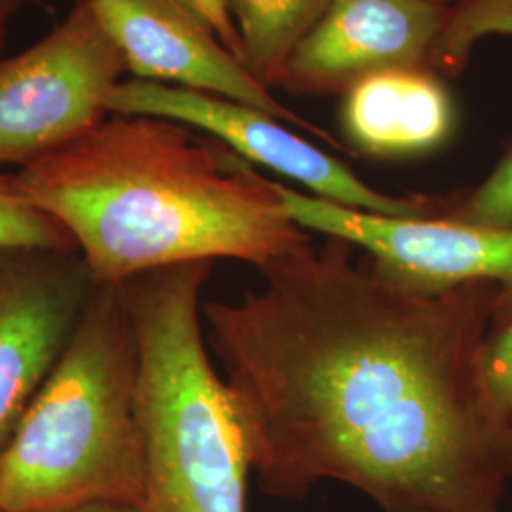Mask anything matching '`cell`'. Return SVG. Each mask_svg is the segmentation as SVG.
Here are the masks:
<instances>
[{"label":"cell","instance_id":"6da1fadb","mask_svg":"<svg viewBox=\"0 0 512 512\" xmlns=\"http://www.w3.org/2000/svg\"><path fill=\"white\" fill-rule=\"evenodd\" d=\"M353 249L302 245L258 268L260 289L202 306L264 492L336 480L380 512H503L512 416L484 351L511 294L408 285Z\"/></svg>","mask_w":512,"mask_h":512},{"label":"cell","instance_id":"7a4b0ae2","mask_svg":"<svg viewBox=\"0 0 512 512\" xmlns=\"http://www.w3.org/2000/svg\"><path fill=\"white\" fill-rule=\"evenodd\" d=\"M16 183L69 232L99 283L219 258L262 268L311 243L256 165L160 116L109 114L16 171Z\"/></svg>","mask_w":512,"mask_h":512},{"label":"cell","instance_id":"3957f363","mask_svg":"<svg viewBox=\"0 0 512 512\" xmlns=\"http://www.w3.org/2000/svg\"><path fill=\"white\" fill-rule=\"evenodd\" d=\"M139 348L122 285L93 281L73 336L0 458V511L143 501Z\"/></svg>","mask_w":512,"mask_h":512},{"label":"cell","instance_id":"277c9868","mask_svg":"<svg viewBox=\"0 0 512 512\" xmlns=\"http://www.w3.org/2000/svg\"><path fill=\"white\" fill-rule=\"evenodd\" d=\"M211 272L186 262L122 283L139 348L141 512H247L251 454L200 321Z\"/></svg>","mask_w":512,"mask_h":512},{"label":"cell","instance_id":"5b68a950","mask_svg":"<svg viewBox=\"0 0 512 512\" xmlns=\"http://www.w3.org/2000/svg\"><path fill=\"white\" fill-rule=\"evenodd\" d=\"M126 73L101 23L76 4L46 37L0 59V169L21 171L97 128Z\"/></svg>","mask_w":512,"mask_h":512},{"label":"cell","instance_id":"8992f818","mask_svg":"<svg viewBox=\"0 0 512 512\" xmlns=\"http://www.w3.org/2000/svg\"><path fill=\"white\" fill-rule=\"evenodd\" d=\"M110 114H148L200 129L249 164L268 167L306 186L311 196L349 209L399 219L440 217L437 203L380 192L344 162L283 128L272 114L217 93L131 78L112 93Z\"/></svg>","mask_w":512,"mask_h":512},{"label":"cell","instance_id":"52a82bcc","mask_svg":"<svg viewBox=\"0 0 512 512\" xmlns=\"http://www.w3.org/2000/svg\"><path fill=\"white\" fill-rule=\"evenodd\" d=\"M304 230L361 247L385 275L423 289L490 281L511 294L512 228H484L446 217L399 219L349 209L277 183Z\"/></svg>","mask_w":512,"mask_h":512},{"label":"cell","instance_id":"ba28073f","mask_svg":"<svg viewBox=\"0 0 512 512\" xmlns=\"http://www.w3.org/2000/svg\"><path fill=\"white\" fill-rule=\"evenodd\" d=\"M92 287L78 251H0V458L67 348Z\"/></svg>","mask_w":512,"mask_h":512},{"label":"cell","instance_id":"9c48e42d","mask_svg":"<svg viewBox=\"0 0 512 512\" xmlns=\"http://www.w3.org/2000/svg\"><path fill=\"white\" fill-rule=\"evenodd\" d=\"M73 4L88 8L97 18L133 78L217 93L323 135L279 103L270 88L245 69L192 0H73Z\"/></svg>","mask_w":512,"mask_h":512},{"label":"cell","instance_id":"30bf717a","mask_svg":"<svg viewBox=\"0 0 512 512\" xmlns=\"http://www.w3.org/2000/svg\"><path fill=\"white\" fill-rule=\"evenodd\" d=\"M448 12L431 0H329L287 59L277 86L346 93L370 74L431 67Z\"/></svg>","mask_w":512,"mask_h":512},{"label":"cell","instance_id":"8fae6325","mask_svg":"<svg viewBox=\"0 0 512 512\" xmlns=\"http://www.w3.org/2000/svg\"><path fill=\"white\" fill-rule=\"evenodd\" d=\"M340 116L349 141L378 158L433 152L456 128L454 97L431 67L366 76L344 93Z\"/></svg>","mask_w":512,"mask_h":512},{"label":"cell","instance_id":"7c38bea8","mask_svg":"<svg viewBox=\"0 0 512 512\" xmlns=\"http://www.w3.org/2000/svg\"><path fill=\"white\" fill-rule=\"evenodd\" d=\"M222 4L238 33L241 63L260 84L272 88L329 0H222Z\"/></svg>","mask_w":512,"mask_h":512},{"label":"cell","instance_id":"4fadbf2b","mask_svg":"<svg viewBox=\"0 0 512 512\" xmlns=\"http://www.w3.org/2000/svg\"><path fill=\"white\" fill-rule=\"evenodd\" d=\"M495 35H512V0H467L450 8L431 55V69L461 73L476 44Z\"/></svg>","mask_w":512,"mask_h":512},{"label":"cell","instance_id":"5bb4252c","mask_svg":"<svg viewBox=\"0 0 512 512\" xmlns=\"http://www.w3.org/2000/svg\"><path fill=\"white\" fill-rule=\"evenodd\" d=\"M2 249L78 251L69 232L19 190L16 173L0 171V251Z\"/></svg>","mask_w":512,"mask_h":512},{"label":"cell","instance_id":"9a60e30c","mask_svg":"<svg viewBox=\"0 0 512 512\" xmlns=\"http://www.w3.org/2000/svg\"><path fill=\"white\" fill-rule=\"evenodd\" d=\"M440 217L484 228H512V145L484 183L448 205Z\"/></svg>","mask_w":512,"mask_h":512},{"label":"cell","instance_id":"2e32d148","mask_svg":"<svg viewBox=\"0 0 512 512\" xmlns=\"http://www.w3.org/2000/svg\"><path fill=\"white\" fill-rule=\"evenodd\" d=\"M484 370L495 401L512 416V319L492 330L484 351Z\"/></svg>","mask_w":512,"mask_h":512},{"label":"cell","instance_id":"e0dca14e","mask_svg":"<svg viewBox=\"0 0 512 512\" xmlns=\"http://www.w3.org/2000/svg\"><path fill=\"white\" fill-rule=\"evenodd\" d=\"M192 4L202 12L203 18L209 21L213 31L217 33L220 42L232 52V55L241 61V44H239L236 27L228 16L222 0H192Z\"/></svg>","mask_w":512,"mask_h":512},{"label":"cell","instance_id":"ac0fdd59","mask_svg":"<svg viewBox=\"0 0 512 512\" xmlns=\"http://www.w3.org/2000/svg\"><path fill=\"white\" fill-rule=\"evenodd\" d=\"M21 0H0V50L8 37V29L14 16L18 14Z\"/></svg>","mask_w":512,"mask_h":512},{"label":"cell","instance_id":"d6986e66","mask_svg":"<svg viewBox=\"0 0 512 512\" xmlns=\"http://www.w3.org/2000/svg\"><path fill=\"white\" fill-rule=\"evenodd\" d=\"M69 512H141V509L135 505H128V503L103 501V503H90V505H84V507H78Z\"/></svg>","mask_w":512,"mask_h":512},{"label":"cell","instance_id":"ffe728a7","mask_svg":"<svg viewBox=\"0 0 512 512\" xmlns=\"http://www.w3.org/2000/svg\"><path fill=\"white\" fill-rule=\"evenodd\" d=\"M431 2H435V4H439V6H444V8H456V6L467 2V0H431Z\"/></svg>","mask_w":512,"mask_h":512},{"label":"cell","instance_id":"44dd1931","mask_svg":"<svg viewBox=\"0 0 512 512\" xmlns=\"http://www.w3.org/2000/svg\"><path fill=\"white\" fill-rule=\"evenodd\" d=\"M0 512H2V511H0Z\"/></svg>","mask_w":512,"mask_h":512}]
</instances>
